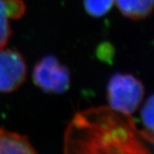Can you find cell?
Wrapping results in <instances>:
<instances>
[{"label":"cell","mask_w":154,"mask_h":154,"mask_svg":"<svg viewBox=\"0 0 154 154\" xmlns=\"http://www.w3.org/2000/svg\"><path fill=\"white\" fill-rule=\"evenodd\" d=\"M63 154L152 153L130 116L98 107L72 118L64 133Z\"/></svg>","instance_id":"cell-1"},{"label":"cell","mask_w":154,"mask_h":154,"mask_svg":"<svg viewBox=\"0 0 154 154\" xmlns=\"http://www.w3.org/2000/svg\"><path fill=\"white\" fill-rule=\"evenodd\" d=\"M106 93L110 108L130 116L141 103L145 90L142 82L133 75L116 73L110 78Z\"/></svg>","instance_id":"cell-2"},{"label":"cell","mask_w":154,"mask_h":154,"mask_svg":"<svg viewBox=\"0 0 154 154\" xmlns=\"http://www.w3.org/2000/svg\"><path fill=\"white\" fill-rule=\"evenodd\" d=\"M33 82L46 94H63L70 86V72L56 57L45 56L33 67Z\"/></svg>","instance_id":"cell-3"},{"label":"cell","mask_w":154,"mask_h":154,"mask_svg":"<svg viewBox=\"0 0 154 154\" xmlns=\"http://www.w3.org/2000/svg\"><path fill=\"white\" fill-rule=\"evenodd\" d=\"M27 77V64L17 51L0 49V93L14 92L24 83Z\"/></svg>","instance_id":"cell-4"},{"label":"cell","mask_w":154,"mask_h":154,"mask_svg":"<svg viewBox=\"0 0 154 154\" xmlns=\"http://www.w3.org/2000/svg\"><path fill=\"white\" fill-rule=\"evenodd\" d=\"M0 154H38L28 139L0 128Z\"/></svg>","instance_id":"cell-5"},{"label":"cell","mask_w":154,"mask_h":154,"mask_svg":"<svg viewBox=\"0 0 154 154\" xmlns=\"http://www.w3.org/2000/svg\"><path fill=\"white\" fill-rule=\"evenodd\" d=\"M122 14L134 21L147 17L154 10V0H116Z\"/></svg>","instance_id":"cell-6"},{"label":"cell","mask_w":154,"mask_h":154,"mask_svg":"<svg viewBox=\"0 0 154 154\" xmlns=\"http://www.w3.org/2000/svg\"><path fill=\"white\" fill-rule=\"evenodd\" d=\"M10 16L6 6L5 0H0V49L5 48L12 35Z\"/></svg>","instance_id":"cell-7"},{"label":"cell","mask_w":154,"mask_h":154,"mask_svg":"<svg viewBox=\"0 0 154 154\" xmlns=\"http://www.w3.org/2000/svg\"><path fill=\"white\" fill-rule=\"evenodd\" d=\"M113 3L114 0H83L87 13L94 17L105 16L112 8Z\"/></svg>","instance_id":"cell-8"},{"label":"cell","mask_w":154,"mask_h":154,"mask_svg":"<svg viewBox=\"0 0 154 154\" xmlns=\"http://www.w3.org/2000/svg\"><path fill=\"white\" fill-rule=\"evenodd\" d=\"M140 117L146 129L154 131V94L145 102L140 111Z\"/></svg>","instance_id":"cell-9"},{"label":"cell","mask_w":154,"mask_h":154,"mask_svg":"<svg viewBox=\"0 0 154 154\" xmlns=\"http://www.w3.org/2000/svg\"><path fill=\"white\" fill-rule=\"evenodd\" d=\"M9 16L11 19H20L26 11V5L23 0H5Z\"/></svg>","instance_id":"cell-10"},{"label":"cell","mask_w":154,"mask_h":154,"mask_svg":"<svg viewBox=\"0 0 154 154\" xmlns=\"http://www.w3.org/2000/svg\"><path fill=\"white\" fill-rule=\"evenodd\" d=\"M97 56L101 61L111 63L115 56V48L109 42H104L99 45L97 49Z\"/></svg>","instance_id":"cell-11"},{"label":"cell","mask_w":154,"mask_h":154,"mask_svg":"<svg viewBox=\"0 0 154 154\" xmlns=\"http://www.w3.org/2000/svg\"><path fill=\"white\" fill-rule=\"evenodd\" d=\"M140 134L141 138L145 139L146 140H147L148 142L151 144H152L154 146V131H149V130H142V131H140Z\"/></svg>","instance_id":"cell-12"}]
</instances>
